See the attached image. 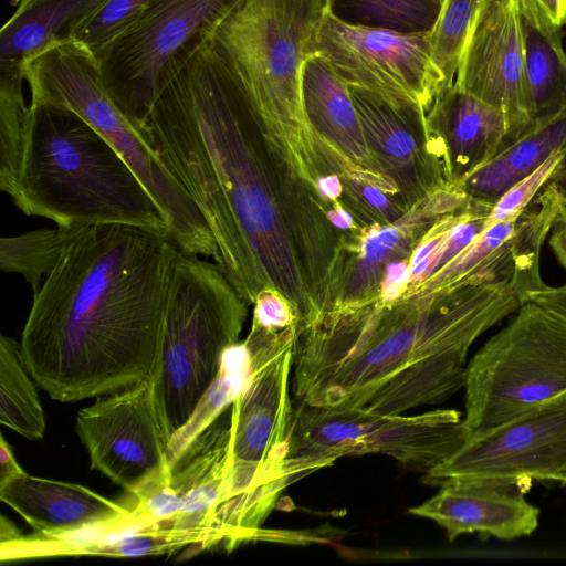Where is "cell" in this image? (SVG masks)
I'll use <instances>...</instances> for the list:
<instances>
[{"label": "cell", "mask_w": 566, "mask_h": 566, "mask_svg": "<svg viewBox=\"0 0 566 566\" xmlns=\"http://www.w3.org/2000/svg\"><path fill=\"white\" fill-rule=\"evenodd\" d=\"M202 212L213 258L253 304L279 291L296 315L312 298L282 205L277 166L239 82L208 41L137 129Z\"/></svg>", "instance_id": "obj_1"}, {"label": "cell", "mask_w": 566, "mask_h": 566, "mask_svg": "<svg viewBox=\"0 0 566 566\" xmlns=\"http://www.w3.org/2000/svg\"><path fill=\"white\" fill-rule=\"evenodd\" d=\"M170 238L129 224L85 227L33 293L20 348L54 400L113 394L148 379L161 343Z\"/></svg>", "instance_id": "obj_2"}, {"label": "cell", "mask_w": 566, "mask_h": 566, "mask_svg": "<svg viewBox=\"0 0 566 566\" xmlns=\"http://www.w3.org/2000/svg\"><path fill=\"white\" fill-rule=\"evenodd\" d=\"M521 305L496 282L323 311L295 325L293 396L384 415L440 403L464 387L471 344Z\"/></svg>", "instance_id": "obj_3"}, {"label": "cell", "mask_w": 566, "mask_h": 566, "mask_svg": "<svg viewBox=\"0 0 566 566\" xmlns=\"http://www.w3.org/2000/svg\"><path fill=\"white\" fill-rule=\"evenodd\" d=\"M324 0H240L211 42L252 107L275 164L316 193L325 175L301 73L316 53Z\"/></svg>", "instance_id": "obj_4"}, {"label": "cell", "mask_w": 566, "mask_h": 566, "mask_svg": "<svg viewBox=\"0 0 566 566\" xmlns=\"http://www.w3.org/2000/svg\"><path fill=\"white\" fill-rule=\"evenodd\" d=\"M13 203L59 227L129 224L170 238L168 220L122 155L78 114L30 102Z\"/></svg>", "instance_id": "obj_5"}, {"label": "cell", "mask_w": 566, "mask_h": 566, "mask_svg": "<svg viewBox=\"0 0 566 566\" xmlns=\"http://www.w3.org/2000/svg\"><path fill=\"white\" fill-rule=\"evenodd\" d=\"M294 328L252 321L243 340L249 369L232 403L226 479L212 518L229 549L261 537L264 520L289 485L284 464L295 410L289 394Z\"/></svg>", "instance_id": "obj_6"}, {"label": "cell", "mask_w": 566, "mask_h": 566, "mask_svg": "<svg viewBox=\"0 0 566 566\" xmlns=\"http://www.w3.org/2000/svg\"><path fill=\"white\" fill-rule=\"evenodd\" d=\"M248 305L216 262L179 252L149 377L168 443L216 378L226 349L239 343Z\"/></svg>", "instance_id": "obj_7"}, {"label": "cell", "mask_w": 566, "mask_h": 566, "mask_svg": "<svg viewBox=\"0 0 566 566\" xmlns=\"http://www.w3.org/2000/svg\"><path fill=\"white\" fill-rule=\"evenodd\" d=\"M31 102L78 114L128 163L165 213L170 240L187 254L212 256L217 247L202 212L105 88L95 55L70 41L28 63Z\"/></svg>", "instance_id": "obj_8"}, {"label": "cell", "mask_w": 566, "mask_h": 566, "mask_svg": "<svg viewBox=\"0 0 566 566\" xmlns=\"http://www.w3.org/2000/svg\"><path fill=\"white\" fill-rule=\"evenodd\" d=\"M469 437L464 418L453 409L402 416L300 403L294 410L284 472L291 484L343 457L382 454L424 474Z\"/></svg>", "instance_id": "obj_9"}, {"label": "cell", "mask_w": 566, "mask_h": 566, "mask_svg": "<svg viewBox=\"0 0 566 566\" xmlns=\"http://www.w3.org/2000/svg\"><path fill=\"white\" fill-rule=\"evenodd\" d=\"M464 423L494 428L566 394V322L526 302L467 366Z\"/></svg>", "instance_id": "obj_10"}, {"label": "cell", "mask_w": 566, "mask_h": 566, "mask_svg": "<svg viewBox=\"0 0 566 566\" xmlns=\"http://www.w3.org/2000/svg\"><path fill=\"white\" fill-rule=\"evenodd\" d=\"M240 0H156L95 57L105 88L136 129L160 92Z\"/></svg>", "instance_id": "obj_11"}, {"label": "cell", "mask_w": 566, "mask_h": 566, "mask_svg": "<svg viewBox=\"0 0 566 566\" xmlns=\"http://www.w3.org/2000/svg\"><path fill=\"white\" fill-rule=\"evenodd\" d=\"M316 53L348 85L397 107L426 113L443 93L431 60L430 33L353 27L325 12Z\"/></svg>", "instance_id": "obj_12"}, {"label": "cell", "mask_w": 566, "mask_h": 566, "mask_svg": "<svg viewBox=\"0 0 566 566\" xmlns=\"http://www.w3.org/2000/svg\"><path fill=\"white\" fill-rule=\"evenodd\" d=\"M566 465V394L494 428L471 434L448 459L424 473L437 485L486 480L530 485L552 480Z\"/></svg>", "instance_id": "obj_13"}, {"label": "cell", "mask_w": 566, "mask_h": 566, "mask_svg": "<svg viewBox=\"0 0 566 566\" xmlns=\"http://www.w3.org/2000/svg\"><path fill=\"white\" fill-rule=\"evenodd\" d=\"M469 202L459 182L446 181L391 222L357 226L342 232L319 313L379 300L387 266L410 260L436 221Z\"/></svg>", "instance_id": "obj_14"}, {"label": "cell", "mask_w": 566, "mask_h": 566, "mask_svg": "<svg viewBox=\"0 0 566 566\" xmlns=\"http://www.w3.org/2000/svg\"><path fill=\"white\" fill-rule=\"evenodd\" d=\"M76 431L88 452L91 468L128 493L149 478L169 471L168 441L150 378L81 409Z\"/></svg>", "instance_id": "obj_15"}, {"label": "cell", "mask_w": 566, "mask_h": 566, "mask_svg": "<svg viewBox=\"0 0 566 566\" xmlns=\"http://www.w3.org/2000/svg\"><path fill=\"white\" fill-rule=\"evenodd\" d=\"M501 111L521 137L532 124L518 0H491L470 36L453 82Z\"/></svg>", "instance_id": "obj_16"}, {"label": "cell", "mask_w": 566, "mask_h": 566, "mask_svg": "<svg viewBox=\"0 0 566 566\" xmlns=\"http://www.w3.org/2000/svg\"><path fill=\"white\" fill-rule=\"evenodd\" d=\"M368 147L382 174L398 188L406 208L446 182L440 163L427 146L426 112L397 108L349 86Z\"/></svg>", "instance_id": "obj_17"}, {"label": "cell", "mask_w": 566, "mask_h": 566, "mask_svg": "<svg viewBox=\"0 0 566 566\" xmlns=\"http://www.w3.org/2000/svg\"><path fill=\"white\" fill-rule=\"evenodd\" d=\"M426 123L427 146L447 181H461L518 138L501 111L454 84L436 98Z\"/></svg>", "instance_id": "obj_18"}, {"label": "cell", "mask_w": 566, "mask_h": 566, "mask_svg": "<svg viewBox=\"0 0 566 566\" xmlns=\"http://www.w3.org/2000/svg\"><path fill=\"white\" fill-rule=\"evenodd\" d=\"M301 96L325 175L368 174L391 181L368 147L349 86L318 53L311 55L302 67Z\"/></svg>", "instance_id": "obj_19"}, {"label": "cell", "mask_w": 566, "mask_h": 566, "mask_svg": "<svg viewBox=\"0 0 566 566\" xmlns=\"http://www.w3.org/2000/svg\"><path fill=\"white\" fill-rule=\"evenodd\" d=\"M525 484L486 480H453L409 513L440 525L450 541L476 533L499 539L531 535L539 510L526 501Z\"/></svg>", "instance_id": "obj_20"}, {"label": "cell", "mask_w": 566, "mask_h": 566, "mask_svg": "<svg viewBox=\"0 0 566 566\" xmlns=\"http://www.w3.org/2000/svg\"><path fill=\"white\" fill-rule=\"evenodd\" d=\"M0 499L41 535L114 524L134 512L128 504L114 502L83 485L27 472L0 486Z\"/></svg>", "instance_id": "obj_21"}, {"label": "cell", "mask_w": 566, "mask_h": 566, "mask_svg": "<svg viewBox=\"0 0 566 566\" xmlns=\"http://www.w3.org/2000/svg\"><path fill=\"white\" fill-rule=\"evenodd\" d=\"M105 0H20L0 32V72L24 74L29 62L73 40Z\"/></svg>", "instance_id": "obj_22"}, {"label": "cell", "mask_w": 566, "mask_h": 566, "mask_svg": "<svg viewBox=\"0 0 566 566\" xmlns=\"http://www.w3.org/2000/svg\"><path fill=\"white\" fill-rule=\"evenodd\" d=\"M229 439V426H211L171 467L170 484L181 502L180 514L170 520L176 527L220 531L212 518L224 484Z\"/></svg>", "instance_id": "obj_23"}, {"label": "cell", "mask_w": 566, "mask_h": 566, "mask_svg": "<svg viewBox=\"0 0 566 566\" xmlns=\"http://www.w3.org/2000/svg\"><path fill=\"white\" fill-rule=\"evenodd\" d=\"M559 150H566V111L533 122L512 145L459 184L469 200L492 208L509 188Z\"/></svg>", "instance_id": "obj_24"}, {"label": "cell", "mask_w": 566, "mask_h": 566, "mask_svg": "<svg viewBox=\"0 0 566 566\" xmlns=\"http://www.w3.org/2000/svg\"><path fill=\"white\" fill-rule=\"evenodd\" d=\"M532 123L566 111V52L563 27L534 0H518Z\"/></svg>", "instance_id": "obj_25"}, {"label": "cell", "mask_w": 566, "mask_h": 566, "mask_svg": "<svg viewBox=\"0 0 566 566\" xmlns=\"http://www.w3.org/2000/svg\"><path fill=\"white\" fill-rule=\"evenodd\" d=\"M248 369L249 356L244 342H239L226 349L216 378L191 417L169 440L167 448L169 471L226 408L233 403L245 382Z\"/></svg>", "instance_id": "obj_26"}, {"label": "cell", "mask_w": 566, "mask_h": 566, "mask_svg": "<svg viewBox=\"0 0 566 566\" xmlns=\"http://www.w3.org/2000/svg\"><path fill=\"white\" fill-rule=\"evenodd\" d=\"M20 345L0 337V422L17 433L39 440L45 419L36 389L29 377Z\"/></svg>", "instance_id": "obj_27"}, {"label": "cell", "mask_w": 566, "mask_h": 566, "mask_svg": "<svg viewBox=\"0 0 566 566\" xmlns=\"http://www.w3.org/2000/svg\"><path fill=\"white\" fill-rule=\"evenodd\" d=\"M325 12L353 27L430 33L443 0H324Z\"/></svg>", "instance_id": "obj_28"}, {"label": "cell", "mask_w": 566, "mask_h": 566, "mask_svg": "<svg viewBox=\"0 0 566 566\" xmlns=\"http://www.w3.org/2000/svg\"><path fill=\"white\" fill-rule=\"evenodd\" d=\"M88 227V226H87ZM85 227L39 229L0 241V269L23 276L36 292L65 247Z\"/></svg>", "instance_id": "obj_29"}, {"label": "cell", "mask_w": 566, "mask_h": 566, "mask_svg": "<svg viewBox=\"0 0 566 566\" xmlns=\"http://www.w3.org/2000/svg\"><path fill=\"white\" fill-rule=\"evenodd\" d=\"M24 74L0 72V189L14 193L30 127L23 96Z\"/></svg>", "instance_id": "obj_30"}, {"label": "cell", "mask_w": 566, "mask_h": 566, "mask_svg": "<svg viewBox=\"0 0 566 566\" xmlns=\"http://www.w3.org/2000/svg\"><path fill=\"white\" fill-rule=\"evenodd\" d=\"M491 0H443L430 32L431 60L439 71L443 92L455 78L463 50Z\"/></svg>", "instance_id": "obj_31"}, {"label": "cell", "mask_w": 566, "mask_h": 566, "mask_svg": "<svg viewBox=\"0 0 566 566\" xmlns=\"http://www.w3.org/2000/svg\"><path fill=\"white\" fill-rule=\"evenodd\" d=\"M156 0H105L76 29L73 40L94 55L135 25Z\"/></svg>", "instance_id": "obj_32"}, {"label": "cell", "mask_w": 566, "mask_h": 566, "mask_svg": "<svg viewBox=\"0 0 566 566\" xmlns=\"http://www.w3.org/2000/svg\"><path fill=\"white\" fill-rule=\"evenodd\" d=\"M566 150H559L546 159L537 169L509 188L492 207L486 227L521 214L536 193L564 167Z\"/></svg>", "instance_id": "obj_33"}, {"label": "cell", "mask_w": 566, "mask_h": 566, "mask_svg": "<svg viewBox=\"0 0 566 566\" xmlns=\"http://www.w3.org/2000/svg\"><path fill=\"white\" fill-rule=\"evenodd\" d=\"M128 505L142 517L153 521L176 518L181 511V502L170 484V472H160L129 493Z\"/></svg>", "instance_id": "obj_34"}, {"label": "cell", "mask_w": 566, "mask_h": 566, "mask_svg": "<svg viewBox=\"0 0 566 566\" xmlns=\"http://www.w3.org/2000/svg\"><path fill=\"white\" fill-rule=\"evenodd\" d=\"M252 321L272 328H285L296 322L290 302L279 291L266 289L259 293L254 303Z\"/></svg>", "instance_id": "obj_35"}, {"label": "cell", "mask_w": 566, "mask_h": 566, "mask_svg": "<svg viewBox=\"0 0 566 566\" xmlns=\"http://www.w3.org/2000/svg\"><path fill=\"white\" fill-rule=\"evenodd\" d=\"M410 279L409 259L389 264L382 276L379 300L390 303L401 298L409 287Z\"/></svg>", "instance_id": "obj_36"}, {"label": "cell", "mask_w": 566, "mask_h": 566, "mask_svg": "<svg viewBox=\"0 0 566 566\" xmlns=\"http://www.w3.org/2000/svg\"><path fill=\"white\" fill-rule=\"evenodd\" d=\"M548 244L557 261L566 270V188L563 187L558 209L549 231Z\"/></svg>", "instance_id": "obj_37"}, {"label": "cell", "mask_w": 566, "mask_h": 566, "mask_svg": "<svg viewBox=\"0 0 566 566\" xmlns=\"http://www.w3.org/2000/svg\"><path fill=\"white\" fill-rule=\"evenodd\" d=\"M530 301L549 310L566 322V284L556 287L545 285L531 292L526 297V302Z\"/></svg>", "instance_id": "obj_38"}, {"label": "cell", "mask_w": 566, "mask_h": 566, "mask_svg": "<svg viewBox=\"0 0 566 566\" xmlns=\"http://www.w3.org/2000/svg\"><path fill=\"white\" fill-rule=\"evenodd\" d=\"M25 471L17 462L9 443L0 437V486L24 474Z\"/></svg>", "instance_id": "obj_39"}, {"label": "cell", "mask_w": 566, "mask_h": 566, "mask_svg": "<svg viewBox=\"0 0 566 566\" xmlns=\"http://www.w3.org/2000/svg\"><path fill=\"white\" fill-rule=\"evenodd\" d=\"M316 191L325 208L338 201L343 193V184L337 175H323L316 182Z\"/></svg>", "instance_id": "obj_40"}, {"label": "cell", "mask_w": 566, "mask_h": 566, "mask_svg": "<svg viewBox=\"0 0 566 566\" xmlns=\"http://www.w3.org/2000/svg\"><path fill=\"white\" fill-rule=\"evenodd\" d=\"M549 20L558 25H566V0H534Z\"/></svg>", "instance_id": "obj_41"}, {"label": "cell", "mask_w": 566, "mask_h": 566, "mask_svg": "<svg viewBox=\"0 0 566 566\" xmlns=\"http://www.w3.org/2000/svg\"><path fill=\"white\" fill-rule=\"evenodd\" d=\"M21 532L4 515H1L0 522V544H6L17 539Z\"/></svg>", "instance_id": "obj_42"}, {"label": "cell", "mask_w": 566, "mask_h": 566, "mask_svg": "<svg viewBox=\"0 0 566 566\" xmlns=\"http://www.w3.org/2000/svg\"><path fill=\"white\" fill-rule=\"evenodd\" d=\"M553 481H557L566 484V465L559 470L552 479Z\"/></svg>", "instance_id": "obj_43"}]
</instances>
